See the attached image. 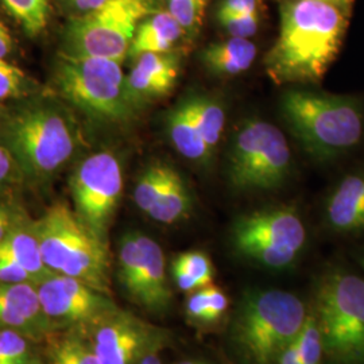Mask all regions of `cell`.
<instances>
[{"label": "cell", "instance_id": "cell-1", "mask_svg": "<svg viewBox=\"0 0 364 364\" xmlns=\"http://www.w3.org/2000/svg\"><path fill=\"white\" fill-rule=\"evenodd\" d=\"M348 26V11L318 0H287L279 34L264 57L275 84H316L336 60Z\"/></svg>", "mask_w": 364, "mask_h": 364}, {"label": "cell", "instance_id": "cell-2", "mask_svg": "<svg viewBox=\"0 0 364 364\" xmlns=\"http://www.w3.org/2000/svg\"><path fill=\"white\" fill-rule=\"evenodd\" d=\"M281 109L294 136L316 159L336 158L363 139V105L351 96L293 90L282 96Z\"/></svg>", "mask_w": 364, "mask_h": 364}, {"label": "cell", "instance_id": "cell-3", "mask_svg": "<svg viewBox=\"0 0 364 364\" xmlns=\"http://www.w3.org/2000/svg\"><path fill=\"white\" fill-rule=\"evenodd\" d=\"M0 141L11 151L23 174L43 180L72 159L77 150L78 132L61 107L36 103L3 120Z\"/></svg>", "mask_w": 364, "mask_h": 364}, {"label": "cell", "instance_id": "cell-4", "mask_svg": "<svg viewBox=\"0 0 364 364\" xmlns=\"http://www.w3.org/2000/svg\"><path fill=\"white\" fill-rule=\"evenodd\" d=\"M31 227L49 270L80 279L103 294L108 293L107 242L80 219L76 210L65 203H57Z\"/></svg>", "mask_w": 364, "mask_h": 364}, {"label": "cell", "instance_id": "cell-5", "mask_svg": "<svg viewBox=\"0 0 364 364\" xmlns=\"http://www.w3.org/2000/svg\"><path fill=\"white\" fill-rule=\"evenodd\" d=\"M308 313L287 291L267 290L246 296L235 316L232 338L248 364H275L296 341Z\"/></svg>", "mask_w": 364, "mask_h": 364}, {"label": "cell", "instance_id": "cell-6", "mask_svg": "<svg viewBox=\"0 0 364 364\" xmlns=\"http://www.w3.org/2000/svg\"><path fill=\"white\" fill-rule=\"evenodd\" d=\"M54 87L68 103L96 120L124 122L136 111L122 63L109 58L61 54L54 68Z\"/></svg>", "mask_w": 364, "mask_h": 364}, {"label": "cell", "instance_id": "cell-7", "mask_svg": "<svg viewBox=\"0 0 364 364\" xmlns=\"http://www.w3.org/2000/svg\"><path fill=\"white\" fill-rule=\"evenodd\" d=\"M324 353L335 364H364V279L335 270L321 279L316 313Z\"/></svg>", "mask_w": 364, "mask_h": 364}, {"label": "cell", "instance_id": "cell-8", "mask_svg": "<svg viewBox=\"0 0 364 364\" xmlns=\"http://www.w3.org/2000/svg\"><path fill=\"white\" fill-rule=\"evenodd\" d=\"M161 0H108L90 13L75 15L66 25L64 53L72 57H100L123 63L136 27L156 13Z\"/></svg>", "mask_w": 364, "mask_h": 364}, {"label": "cell", "instance_id": "cell-9", "mask_svg": "<svg viewBox=\"0 0 364 364\" xmlns=\"http://www.w3.org/2000/svg\"><path fill=\"white\" fill-rule=\"evenodd\" d=\"M291 154L285 135L262 119H248L232 138L228 180L237 191H272L287 180Z\"/></svg>", "mask_w": 364, "mask_h": 364}, {"label": "cell", "instance_id": "cell-10", "mask_svg": "<svg viewBox=\"0 0 364 364\" xmlns=\"http://www.w3.org/2000/svg\"><path fill=\"white\" fill-rule=\"evenodd\" d=\"M232 242L248 259L270 269H285L305 246L306 230L293 208L262 209L235 223Z\"/></svg>", "mask_w": 364, "mask_h": 364}, {"label": "cell", "instance_id": "cell-11", "mask_svg": "<svg viewBox=\"0 0 364 364\" xmlns=\"http://www.w3.org/2000/svg\"><path fill=\"white\" fill-rule=\"evenodd\" d=\"M76 213L107 242V231L123 192V171L117 156L99 151L78 164L70 177Z\"/></svg>", "mask_w": 364, "mask_h": 364}, {"label": "cell", "instance_id": "cell-12", "mask_svg": "<svg viewBox=\"0 0 364 364\" xmlns=\"http://www.w3.org/2000/svg\"><path fill=\"white\" fill-rule=\"evenodd\" d=\"M165 255L154 239L144 234L124 235L119 248V279L132 301L149 311L168 308L170 293Z\"/></svg>", "mask_w": 364, "mask_h": 364}, {"label": "cell", "instance_id": "cell-13", "mask_svg": "<svg viewBox=\"0 0 364 364\" xmlns=\"http://www.w3.org/2000/svg\"><path fill=\"white\" fill-rule=\"evenodd\" d=\"M88 328L90 341L100 364H135L158 344L153 326L115 308Z\"/></svg>", "mask_w": 364, "mask_h": 364}, {"label": "cell", "instance_id": "cell-14", "mask_svg": "<svg viewBox=\"0 0 364 364\" xmlns=\"http://www.w3.org/2000/svg\"><path fill=\"white\" fill-rule=\"evenodd\" d=\"M39 302L53 326H90L114 306L80 279L53 274L37 285Z\"/></svg>", "mask_w": 364, "mask_h": 364}, {"label": "cell", "instance_id": "cell-15", "mask_svg": "<svg viewBox=\"0 0 364 364\" xmlns=\"http://www.w3.org/2000/svg\"><path fill=\"white\" fill-rule=\"evenodd\" d=\"M181 72V57L177 52L144 53L134 58L126 77L131 103L136 109L166 97L176 88Z\"/></svg>", "mask_w": 364, "mask_h": 364}, {"label": "cell", "instance_id": "cell-16", "mask_svg": "<svg viewBox=\"0 0 364 364\" xmlns=\"http://www.w3.org/2000/svg\"><path fill=\"white\" fill-rule=\"evenodd\" d=\"M18 331L27 338H42L53 324L39 302L37 285L0 282V329Z\"/></svg>", "mask_w": 364, "mask_h": 364}, {"label": "cell", "instance_id": "cell-17", "mask_svg": "<svg viewBox=\"0 0 364 364\" xmlns=\"http://www.w3.org/2000/svg\"><path fill=\"white\" fill-rule=\"evenodd\" d=\"M326 221L340 234L364 232V173L346 176L326 201Z\"/></svg>", "mask_w": 364, "mask_h": 364}, {"label": "cell", "instance_id": "cell-18", "mask_svg": "<svg viewBox=\"0 0 364 364\" xmlns=\"http://www.w3.org/2000/svg\"><path fill=\"white\" fill-rule=\"evenodd\" d=\"M186 41L191 39L180 22L166 9H159L136 27L129 57L134 60L144 53L176 52L174 49Z\"/></svg>", "mask_w": 364, "mask_h": 364}, {"label": "cell", "instance_id": "cell-19", "mask_svg": "<svg viewBox=\"0 0 364 364\" xmlns=\"http://www.w3.org/2000/svg\"><path fill=\"white\" fill-rule=\"evenodd\" d=\"M200 58L212 75L235 77L252 66L257 58V46L248 38L231 37L208 45L201 52Z\"/></svg>", "mask_w": 364, "mask_h": 364}, {"label": "cell", "instance_id": "cell-20", "mask_svg": "<svg viewBox=\"0 0 364 364\" xmlns=\"http://www.w3.org/2000/svg\"><path fill=\"white\" fill-rule=\"evenodd\" d=\"M0 258L13 260L21 264L33 275L37 285L55 274L48 269L42 259L38 239L34 234L31 224L14 225L13 230L0 242Z\"/></svg>", "mask_w": 364, "mask_h": 364}, {"label": "cell", "instance_id": "cell-21", "mask_svg": "<svg viewBox=\"0 0 364 364\" xmlns=\"http://www.w3.org/2000/svg\"><path fill=\"white\" fill-rule=\"evenodd\" d=\"M166 124L171 144L183 158L197 164H208L213 156L197 130L188 97L170 111Z\"/></svg>", "mask_w": 364, "mask_h": 364}, {"label": "cell", "instance_id": "cell-22", "mask_svg": "<svg viewBox=\"0 0 364 364\" xmlns=\"http://www.w3.org/2000/svg\"><path fill=\"white\" fill-rule=\"evenodd\" d=\"M192 208L189 189L177 170H171L169 180L158 197L154 207L147 213L162 224H174L185 219Z\"/></svg>", "mask_w": 364, "mask_h": 364}, {"label": "cell", "instance_id": "cell-23", "mask_svg": "<svg viewBox=\"0 0 364 364\" xmlns=\"http://www.w3.org/2000/svg\"><path fill=\"white\" fill-rule=\"evenodd\" d=\"M188 102L200 136L213 156L223 136L225 111L218 99L205 95L189 96Z\"/></svg>", "mask_w": 364, "mask_h": 364}, {"label": "cell", "instance_id": "cell-24", "mask_svg": "<svg viewBox=\"0 0 364 364\" xmlns=\"http://www.w3.org/2000/svg\"><path fill=\"white\" fill-rule=\"evenodd\" d=\"M6 10L27 34L37 36L49 21V0H1Z\"/></svg>", "mask_w": 364, "mask_h": 364}, {"label": "cell", "instance_id": "cell-25", "mask_svg": "<svg viewBox=\"0 0 364 364\" xmlns=\"http://www.w3.org/2000/svg\"><path fill=\"white\" fill-rule=\"evenodd\" d=\"M173 168L168 165H153L144 170L135 185L134 200L138 208L149 213L169 180Z\"/></svg>", "mask_w": 364, "mask_h": 364}, {"label": "cell", "instance_id": "cell-26", "mask_svg": "<svg viewBox=\"0 0 364 364\" xmlns=\"http://www.w3.org/2000/svg\"><path fill=\"white\" fill-rule=\"evenodd\" d=\"M52 364H100L91 341L77 335L58 340L50 350Z\"/></svg>", "mask_w": 364, "mask_h": 364}, {"label": "cell", "instance_id": "cell-27", "mask_svg": "<svg viewBox=\"0 0 364 364\" xmlns=\"http://www.w3.org/2000/svg\"><path fill=\"white\" fill-rule=\"evenodd\" d=\"M169 11L188 33L189 39H195L204 22L205 9L210 0H162Z\"/></svg>", "mask_w": 364, "mask_h": 364}, {"label": "cell", "instance_id": "cell-28", "mask_svg": "<svg viewBox=\"0 0 364 364\" xmlns=\"http://www.w3.org/2000/svg\"><path fill=\"white\" fill-rule=\"evenodd\" d=\"M296 348L299 362L302 364H321L324 355V344L321 331L314 314H308L304 326L296 338Z\"/></svg>", "mask_w": 364, "mask_h": 364}, {"label": "cell", "instance_id": "cell-29", "mask_svg": "<svg viewBox=\"0 0 364 364\" xmlns=\"http://www.w3.org/2000/svg\"><path fill=\"white\" fill-rule=\"evenodd\" d=\"M171 267L191 274L201 287H208L213 279V264L208 255L201 251H186L173 260Z\"/></svg>", "mask_w": 364, "mask_h": 364}, {"label": "cell", "instance_id": "cell-30", "mask_svg": "<svg viewBox=\"0 0 364 364\" xmlns=\"http://www.w3.org/2000/svg\"><path fill=\"white\" fill-rule=\"evenodd\" d=\"M28 80L23 70L0 58V102L25 95Z\"/></svg>", "mask_w": 364, "mask_h": 364}, {"label": "cell", "instance_id": "cell-31", "mask_svg": "<svg viewBox=\"0 0 364 364\" xmlns=\"http://www.w3.org/2000/svg\"><path fill=\"white\" fill-rule=\"evenodd\" d=\"M0 347L6 364H28V350L26 338L18 331L3 328L0 329Z\"/></svg>", "mask_w": 364, "mask_h": 364}, {"label": "cell", "instance_id": "cell-32", "mask_svg": "<svg viewBox=\"0 0 364 364\" xmlns=\"http://www.w3.org/2000/svg\"><path fill=\"white\" fill-rule=\"evenodd\" d=\"M259 11L254 13L240 14V15H231L219 18L218 22L221 28L234 38H250L252 37L259 27Z\"/></svg>", "mask_w": 364, "mask_h": 364}, {"label": "cell", "instance_id": "cell-33", "mask_svg": "<svg viewBox=\"0 0 364 364\" xmlns=\"http://www.w3.org/2000/svg\"><path fill=\"white\" fill-rule=\"evenodd\" d=\"M186 313L196 323H212L210 305H209L208 287H200L192 291L186 302Z\"/></svg>", "mask_w": 364, "mask_h": 364}, {"label": "cell", "instance_id": "cell-34", "mask_svg": "<svg viewBox=\"0 0 364 364\" xmlns=\"http://www.w3.org/2000/svg\"><path fill=\"white\" fill-rule=\"evenodd\" d=\"M21 168L11 151L0 141V192L10 186L21 174Z\"/></svg>", "mask_w": 364, "mask_h": 364}, {"label": "cell", "instance_id": "cell-35", "mask_svg": "<svg viewBox=\"0 0 364 364\" xmlns=\"http://www.w3.org/2000/svg\"><path fill=\"white\" fill-rule=\"evenodd\" d=\"M0 282L37 285L33 275L25 270L21 264L6 258H0Z\"/></svg>", "mask_w": 364, "mask_h": 364}, {"label": "cell", "instance_id": "cell-36", "mask_svg": "<svg viewBox=\"0 0 364 364\" xmlns=\"http://www.w3.org/2000/svg\"><path fill=\"white\" fill-rule=\"evenodd\" d=\"M260 7V0H221L216 11V18L259 11Z\"/></svg>", "mask_w": 364, "mask_h": 364}, {"label": "cell", "instance_id": "cell-37", "mask_svg": "<svg viewBox=\"0 0 364 364\" xmlns=\"http://www.w3.org/2000/svg\"><path fill=\"white\" fill-rule=\"evenodd\" d=\"M209 305H210V314H212V323L220 320L223 314L228 309V299L221 291L219 287L208 285Z\"/></svg>", "mask_w": 364, "mask_h": 364}, {"label": "cell", "instance_id": "cell-38", "mask_svg": "<svg viewBox=\"0 0 364 364\" xmlns=\"http://www.w3.org/2000/svg\"><path fill=\"white\" fill-rule=\"evenodd\" d=\"M171 270H173L176 284H177V287L182 291L192 293V291H196L197 289L201 287L191 274L183 272L181 269H176V267H171Z\"/></svg>", "mask_w": 364, "mask_h": 364}, {"label": "cell", "instance_id": "cell-39", "mask_svg": "<svg viewBox=\"0 0 364 364\" xmlns=\"http://www.w3.org/2000/svg\"><path fill=\"white\" fill-rule=\"evenodd\" d=\"M108 0H68L66 6L75 15L90 13L92 10L103 6Z\"/></svg>", "mask_w": 364, "mask_h": 364}, {"label": "cell", "instance_id": "cell-40", "mask_svg": "<svg viewBox=\"0 0 364 364\" xmlns=\"http://www.w3.org/2000/svg\"><path fill=\"white\" fill-rule=\"evenodd\" d=\"M13 50V37L7 26L0 21V58H6Z\"/></svg>", "mask_w": 364, "mask_h": 364}, {"label": "cell", "instance_id": "cell-41", "mask_svg": "<svg viewBox=\"0 0 364 364\" xmlns=\"http://www.w3.org/2000/svg\"><path fill=\"white\" fill-rule=\"evenodd\" d=\"M14 225L15 223L10 209L0 205V242L13 230Z\"/></svg>", "mask_w": 364, "mask_h": 364}, {"label": "cell", "instance_id": "cell-42", "mask_svg": "<svg viewBox=\"0 0 364 364\" xmlns=\"http://www.w3.org/2000/svg\"><path fill=\"white\" fill-rule=\"evenodd\" d=\"M275 364H302L299 362L296 343H291L287 350L279 355Z\"/></svg>", "mask_w": 364, "mask_h": 364}, {"label": "cell", "instance_id": "cell-43", "mask_svg": "<svg viewBox=\"0 0 364 364\" xmlns=\"http://www.w3.org/2000/svg\"><path fill=\"white\" fill-rule=\"evenodd\" d=\"M318 1H324V3H328V4H332L335 7L344 10V11H350L352 3H353V0H318Z\"/></svg>", "mask_w": 364, "mask_h": 364}, {"label": "cell", "instance_id": "cell-44", "mask_svg": "<svg viewBox=\"0 0 364 364\" xmlns=\"http://www.w3.org/2000/svg\"><path fill=\"white\" fill-rule=\"evenodd\" d=\"M139 364H162L161 363V360H159V358L156 356L154 352H150V353H147V355H144V358L138 362Z\"/></svg>", "mask_w": 364, "mask_h": 364}, {"label": "cell", "instance_id": "cell-45", "mask_svg": "<svg viewBox=\"0 0 364 364\" xmlns=\"http://www.w3.org/2000/svg\"><path fill=\"white\" fill-rule=\"evenodd\" d=\"M180 364H205V363H201V362H196V360H186V362H182V363Z\"/></svg>", "mask_w": 364, "mask_h": 364}, {"label": "cell", "instance_id": "cell-46", "mask_svg": "<svg viewBox=\"0 0 364 364\" xmlns=\"http://www.w3.org/2000/svg\"><path fill=\"white\" fill-rule=\"evenodd\" d=\"M0 364H6L4 363V355H3V351H1V347H0Z\"/></svg>", "mask_w": 364, "mask_h": 364}, {"label": "cell", "instance_id": "cell-47", "mask_svg": "<svg viewBox=\"0 0 364 364\" xmlns=\"http://www.w3.org/2000/svg\"><path fill=\"white\" fill-rule=\"evenodd\" d=\"M28 364H41V363H39V362H37V360H30V362H28Z\"/></svg>", "mask_w": 364, "mask_h": 364}, {"label": "cell", "instance_id": "cell-48", "mask_svg": "<svg viewBox=\"0 0 364 364\" xmlns=\"http://www.w3.org/2000/svg\"><path fill=\"white\" fill-rule=\"evenodd\" d=\"M362 266H363V269H364V257H363V259H362Z\"/></svg>", "mask_w": 364, "mask_h": 364}, {"label": "cell", "instance_id": "cell-49", "mask_svg": "<svg viewBox=\"0 0 364 364\" xmlns=\"http://www.w3.org/2000/svg\"><path fill=\"white\" fill-rule=\"evenodd\" d=\"M66 1H68V0H65V3H66Z\"/></svg>", "mask_w": 364, "mask_h": 364}]
</instances>
